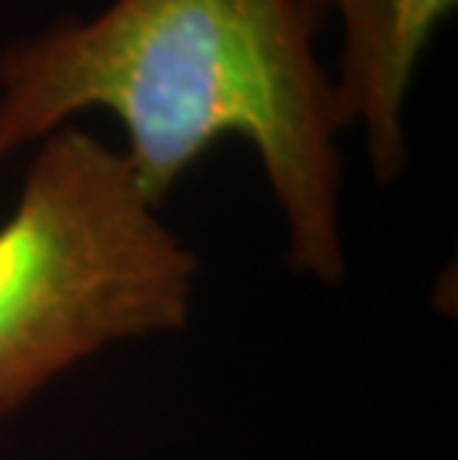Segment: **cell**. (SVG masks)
I'll use <instances>...</instances> for the list:
<instances>
[{
	"label": "cell",
	"mask_w": 458,
	"mask_h": 460,
	"mask_svg": "<svg viewBox=\"0 0 458 460\" xmlns=\"http://www.w3.org/2000/svg\"><path fill=\"white\" fill-rule=\"evenodd\" d=\"M193 277L125 152L66 125L42 137L0 226V416L104 345L184 327Z\"/></svg>",
	"instance_id": "2"
},
{
	"label": "cell",
	"mask_w": 458,
	"mask_h": 460,
	"mask_svg": "<svg viewBox=\"0 0 458 460\" xmlns=\"http://www.w3.org/2000/svg\"><path fill=\"white\" fill-rule=\"evenodd\" d=\"M343 18L337 95L348 125L364 122L369 164L378 181L405 170L402 111L414 68L437 24L458 0H307Z\"/></svg>",
	"instance_id": "3"
},
{
	"label": "cell",
	"mask_w": 458,
	"mask_h": 460,
	"mask_svg": "<svg viewBox=\"0 0 458 460\" xmlns=\"http://www.w3.org/2000/svg\"><path fill=\"white\" fill-rule=\"evenodd\" d=\"M325 13L307 0H113L0 54V161L107 111L129 134L149 205L164 202L220 137L256 146L286 214L292 264L337 282L339 152L348 128L313 42Z\"/></svg>",
	"instance_id": "1"
}]
</instances>
